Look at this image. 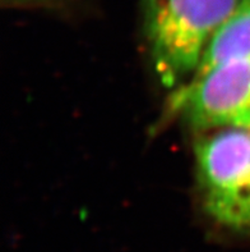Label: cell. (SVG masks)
Masks as SVG:
<instances>
[{"mask_svg": "<svg viewBox=\"0 0 250 252\" xmlns=\"http://www.w3.org/2000/svg\"><path fill=\"white\" fill-rule=\"evenodd\" d=\"M67 0H1L3 6L8 8H51Z\"/></svg>", "mask_w": 250, "mask_h": 252, "instance_id": "obj_5", "label": "cell"}, {"mask_svg": "<svg viewBox=\"0 0 250 252\" xmlns=\"http://www.w3.org/2000/svg\"><path fill=\"white\" fill-rule=\"evenodd\" d=\"M167 110L202 131L250 129V54L220 64L174 90Z\"/></svg>", "mask_w": 250, "mask_h": 252, "instance_id": "obj_3", "label": "cell"}, {"mask_svg": "<svg viewBox=\"0 0 250 252\" xmlns=\"http://www.w3.org/2000/svg\"><path fill=\"white\" fill-rule=\"evenodd\" d=\"M247 54H250V0H243L225 25L216 32L192 78Z\"/></svg>", "mask_w": 250, "mask_h": 252, "instance_id": "obj_4", "label": "cell"}, {"mask_svg": "<svg viewBox=\"0 0 250 252\" xmlns=\"http://www.w3.org/2000/svg\"><path fill=\"white\" fill-rule=\"evenodd\" d=\"M194 155L207 215L223 229L250 234V129H212Z\"/></svg>", "mask_w": 250, "mask_h": 252, "instance_id": "obj_2", "label": "cell"}, {"mask_svg": "<svg viewBox=\"0 0 250 252\" xmlns=\"http://www.w3.org/2000/svg\"><path fill=\"white\" fill-rule=\"evenodd\" d=\"M243 0H144V26L156 73L179 89L194 76L216 32Z\"/></svg>", "mask_w": 250, "mask_h": 252, "instance_id": "obj_1", "label": "cell"}]
</instances>
